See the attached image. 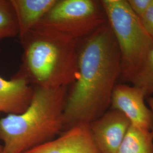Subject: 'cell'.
<instances>
[{
	"label": "cell",
	"mask_w": 153,
	"mask_h": 153,
	"mask_svg": "<svg viewBox=\"0 0 153 153\" xmlns=\"http://www.w3.org/2000/svg\"><path fill=\"white\" fill-rule=\"evenodd\" d=\"M121 74L120 51L107 22L78 43V73L67 94L64 131L89 125L108 111Z\"/></svg>",
	"instance_id": "6da1fadb"
},
{
	"label": "cell",
	"mask_w": 153,
	"mask_h": 153,
	"mask_svg": "<svg viewBox=\"0 0 153 153\" xmlns=\"http://www.w3.org/2000/svg\"><path fill=\"white\" fill-rule=\"evenodd\" d=\"M68 88L35 87L26 109L0 119V153H25L49 142L64 131Z\"/></svg>",
	"instance_id": "7a4b0ae2"
},
{
	"label": "cell",
	"mask_w": 153,
	"mask_h": 153,
	"mask_svg": "<svg viewBox=\"0 0 153 153\" xmlns=\"http://www.w3.org/2000/svg\"><path fill=\"white\" fill-rule=\"evenodd\" d=\"M22 64L18 71L35 87L68 88L78 73L76 41L32 30L20 39Z\"/></svg>",
	"instance_id": "3957f363"
},
{
	"label": "cell",
	"mask_w": 153,
	"mask_h": 153,
	"mask_svg": "<svg viewBox=\"0 0 153 153\" xmlns=\"http://www.w3.org/2000/svg\"><path fill=\"white\" fill-rule=\"evenodd\" d=\"M107 22L120 51L121 77L128 81L153 48V39L126 0H102Z\"/></svg>",
	"instance_id": "277c9868"
},
{
	"label": "cell",
	"mask_w": 153,
	"mask_h": 153,
	"mask_svg": "<svg viewBox=\"0 0 153 153\" xmlns=\"http://www.w3.org/2000/svg\"><path fill=\"white\" fill-rule=\"evenodd\" d=\"M107 23L100 1L57 0L33 30L79 42Z\"/></svg>",
	"instance_id": "5b68a950"
},
{
	"label": "cell",
	"mask_w": 153,
	"mask_h": 153,
	"mask_svg": "<svg viewBox=\"0 0 153 153\" xmlns=\"http://www.w3.org/2000/svg\"><path fill=\"white\" fill-rule=\"evenodd\" d=\"M145 97L140 88L117 84L112 94L110 107L125 115L131 126L152 131V115L145 103Z\"/></svg>",
	"instance_id": "8992f818"
},
{
	"label": "cell",
	"mask_w": 153,
	"mask_h": 153,
	"mask_svg": "<svg viewBox=\"0 0 153 153\" xmlns=\"http://www.w3.org/2000/svg\"><path fill=\"white\" fill-rule=\"evenodd\" d=\"M131 123L121 112L111 109L88 125L100 153H116Z\"/></svg>",
	"instance_id": "52a82bcc"
},
{
	"label": "cell",
	"mask_w": 153,
	"mask_h": 153,
	"mask_svg": "<svg viewBox=\"0 0 153 153\" xmlns=\"http://www.w3.org/2000/svg\"><path fill=\"white\" fill-rule=\"evenodd\" d=\"M25 153H100L88 125L71 127L49 142Z\"/></svg>",
	"instance_id": "ba28073f"
},
{
	"label": "cell",
	"mask_w": 153,
	"mask_h": 153,
	"mask_svg": "<svg viewBox=\"0 0 153 153\" xmlns=\"http://www.w3.org/2000/svg\"><path fill=\"white\" fill-rule=\"evenodd\" d=\"M34 88L19 73L10 80L0 76V113L19 114L30 103Z\"/></svg>",
	"instance_id": "9c48e42d"
},
{
	"label": "cell",
	"mask_w": 153,
	"mask_h": 153,
	"mask_svg": "<svg viewBox=\"0 0 153 153\" xmlns=\"http://www.w3.org/2000/svg\"><path fill=\"white\" fill-rule=\"evenodd\" d=\"M57 0H10L16 14L19 39L34 29Z\"/></svg>",
	"instance_id": "30bf717a"
},
{
	"label": "cell",
	"mask_w": 153,
	"mask_h": 153,
	"mask_svg": "<svg viewBox=\"0 0 153 153\" xmlns=\"http://www.w3.org/2000/svg\"><path fill=\"white\" fill-rule=\"evenodd\" d=\"M116 153H153L152 131L131 125Z\"/></svg>",
	"instance_id": "8fae6325"
},
{
	"label": "cell",
	"mask_w": 153,
	"mask_h": 153,
	"mask_svg": "<svg viewBox=\"0 0 153 153\" xmlns=\"http://www.w3.org/2000/svg\"><path fill=\"white\" fill-rule=\"evenodd\" d=\"M128 82L141 88L146 97L153 95V48L141 66L129 78Z\"/></svg>",
	"instance_id": "7c38bea8"
},
{
	"label": "cell",
	"mask_w": 153,
	"mask_h": 153,
	"mask_svg": "<svg viewBox=\"0 0 153 153\" xmlns=\"http://www.w3.org/2000/svg\"><path fill=\"white\" fill-rule=\"evenodd\" d=\"M16 14L10 0H0V41L18 35Z\"/></svg>",
	"instance_id": "4fadbf2b"
},
{
	"label": "cell",
	"mask_w": 153,
	"mask_h": 153,
	"mask_svg": "<svg viewBox=\"0 0 153 153\" xmlns=\"http://www.w3.org/2000/svg\"><path fill=\"white\" fill-rule=\"evenodd\" d=\"M131 10L139 18L144 14L152 4L153 0H126Z\"/></svg>",
	"instance_id": "5bb4252c"
},
{
	"label": "cell",
	"mask_w": 153,
	"mask_h": 153,
	"mask_svg": "<svg viewBox=\"0 0 153 153\" xmlns=\"http://www.w3.org/2000/svg\"><path fill=\"white\" fill-rule=\"evenodd\" d=\"M140 19L146 31L153 39V0L148 10Z\"/></svg>",
	"instance_id": "9a60e30c"
},
{
	"label": "cell",
	"mask_w": 153,
	"mask_h": 153,
	"mask_svg": "<svg viewBox=\"0 0 153 153\" xmlns=\"http://www.w3.org/2000/svg\"><path fill=\"white\" fill-rule=\"evenodd\" d=\"M148 104L149 105L150 107V109L152 112V131L153 134V96L149 97L147 99Z\"/></svg>",
	"instance_id": "2e32d148"
},
{
	"label": "cell",
	"mask_w": 153,
	"mask_h": 153,
	"mask_svg": "<svg viewBox=\"0 0 153 153\" xmlns=\"http://www.w3.org/2000/svg\"><path fill=\"white\" fill-rule=\"evenodd\" d=\"M2 145H0V152H1V151L2 150Z\"/></svg>",
	"instance_id": "e0dca14e"
},
{
	"label": "cell",
	"mask_w": 153,
	"mask_h": 153,
	"mask_svg": "<svg viewBox=\"0 0 153 153\" xmlns=\"http://www.w3.org/2000/svg\"><path fill=\"white\" fill-rule=\"evenodd\" d=\"M0 51H1V48H0Z\"/></svg>",
	"instance_id": "ac0fdd59"
}]
</instances>
